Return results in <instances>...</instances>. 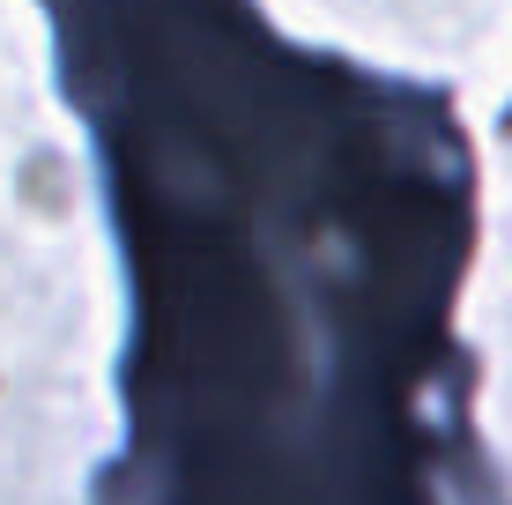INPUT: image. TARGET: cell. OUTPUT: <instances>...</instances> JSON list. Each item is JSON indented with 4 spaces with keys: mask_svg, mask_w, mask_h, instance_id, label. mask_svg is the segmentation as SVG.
<instances>
[]
</instances>
